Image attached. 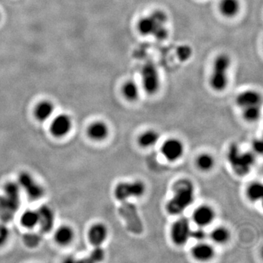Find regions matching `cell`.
Segmentation results:
<instances>
[{"label":"cell","instance_id":"cell-14","mask_svg":"<svg viewBox=\"0 0 263 263\" xmlns=\"http://www.w3.org/2000/svg\"><path fill=\"white\" fill-rule=\"evenodd\" d=\"M108 235V228L102 223H97L92 225L88 232L89 242L94 247H101L106 241Z\"/></svg>","mask_w":263,"mask_h":263},{"label":"cell","instance_id":"cell-5","mask_svg":"<svg viewBox=\"0 0 263 263\" xmlns=\"http://www.w3.org/2000/svg\"><path fill=\"white\" fill-rule=\"evenodd\" d=\"M146 192V185L141 181H124L118 183L114 188L115 198L120 202L127 201L130 198L141 197Z\"/></svg>","mask_w":263,"mask_h":263},{"label":"cell","instance_id":"cell-12","mask_svg":"<svg viewBox=\"0 0 263 263\" xmlns=\"http://www.w3.org/2000/svg\"><path fill=\"white\" fill-rule=\"evenodd\" d=\"M20 185L24 188L27 195L31 197V198L39 199L43 196L44 192H43V188L40 185L37 184L33 180V178L30 175L27 173H21L19 176V180H18Z\"/></svg>","mask_w":263,"mask_h":263},{"label":"cell","instance_id":"cell-28","mask_svg":"<svg viewBox=\"0 0 263 263\" xmlns=\"http://www.w3.org/2000/svg\"><path fill=\"white\" fill-rule=\"evenodd\" d=\"M177 59L181 62H186L192 58L193 50L192 47L187 44H181L178 46L176 50Z\"/></svg>","mask_w":263,"mask_h":263},{"label":"cell","instance_id":"cell-20","mask_svg":"<svg viewBox=\"0 0 263 263\" xmlns=\"http://www.w3.org/2000/svg\"><path fill=\"white\" fill-rule=\"evenodd\" d=\"M73 238H74V232L73 229L66 225L58 228L55 232V241L59 245H68L73 241Z\"/></svg>","mask_w":263,"mask_h":263},{"label":"cell","instance_id":"cell-31","mask_svg":"<svg viewBox=\"0 0 263 263\" xmlns=\"http://www.w3.org/2000/svg\"><path fill=\"white\" fill-rule=\"evenodd\" d=\"M9 236V232L6 227L1 225L0 226V247L3 245Z\"/></svg>","mask_w":263,"mask_h":263},{"label":"cell","instance_id":"cell-7","mask_svg":"<svg viewBox=\"0 0 263 263\" xmlns=\"http://www.w3.org/2000/svg\"><path fill=\"white\" fill-rule=\"evenodd\" d=\"M190 222L187 218L180 217L173 224L170 229V238L175 245L182 247L191 238Z\"/></svg>","mask_w":263,"mask_h":263},{"label":"cell","instance_id":"cell-24","mask_svg":"<svg viewBox=\"0 0 263 263\" xmlns=\"http://www.w3.org/2000/svg\"><path fill=\"white\" fill-rule=\"evenodd\" d=\"M21 224L26 228L32 229L39 225V214L37 211H26L21 215Z\"/></svg>","mask_w":263,"mask_h":263},{"label":"cell","instance_id":"cell-4","mask_svg":"<svg viewBox=\"0 0 263 263\" xmlns=\"http://www.w3.org/2000/svg\"><path fill=\"white\" fill-rule=\"evenodd\" d=\"M228 159L234 171L244 176L251 170L255 162V157L251 152H241L236 145H232L228 153Z\"/></svg>","mask_w":263,"mask_h":263},{"label":"cell","instance_id":"cell-18","mask_svg":"<svg viewBox=\"0 0 263 263\" xmlns=\"http://www.w3.org/2000/svg\"><path fill=\"white\" fill-rule=\"evenodd\" d=\"M54 106L50 101H42L37 104L34 109V116L40 121H46L51 117Z\"/></svg>","mask_w":263,"mask_h":263},{"label":"cell","instance_id":"cell-30","mask_svg":"<svg viewBox=\"0 0 263 263\" xmlns=\"http://www.w3.org/2000/svg\"><path fill=\"white\" fill-rule=\"evenodd\" d=\"M95 249L92 251L91 254L90 258L93 260L94 262H99L103 260L104 257H105V252L104 250L102 249L101 247H94Z\"/></svg>","mask_w":263,"mask_h":263},{"label":"cell","instance_id":"cell-29","mask_svg":"<svg viewBox=\"0 0 263 263\" xmlns=\"http://www.w3.org/2000/svg\"><path fill=\"white\" fill-rule=\"evenodd\" d=\"M207 237V234H206V231L203 230V228H199L195 230H192L191 232V238H194L196 241H203V240L206 239Z\"/></svg>","mask_w":263,"mask_h":263},{"label":"cell","instance_id":"cell-10","mask_svg":"<svg viewBox=\"0 0 263 263\" xmlns=\"http://www.w3.org/2000/svg\"><path fill=\"white\" fill-rule=\"evenodd\" d=\"M71 118L67 114H60L52 120L50 131L52 135L56 138L66 136L72 128Z\"/></svg>","mask_w":263,"mask_h":263},{"label":"cell","instance_id":"cell-22","mask_svg":"<svg viewBox=\"0 0 263 263\" xmlns=\"http://www.w3.org/2000/svg\"><path fill=\"white\" fill-rule=\"evenodd\" d=\"M39 214V225L41 226L42 229L45 231H49L53 226V212L47 206L40 208L37 211Z\"/></svg>","mask_w":263,"mask_h":263},{"label":"cell","instance_id":"cell-15","mask_svg":"<svg viewBox=\"0 0 263 263\" xmlns=\"http://www.w3.org/2000/svg\"><path fill=\"white\" fill-rule=\"evenodd\" d=\"M109 134V128L103 121H95L89 126L87 135L95 141H102L106 139Z\"/></svg>","mask_w":263,"mask_h":263},{"label":"cell","instance_id":"cell-23","mask_svg":"<svg viewBox=\"0 0 263 263\" xmlns=\"http://www.w3.org/2000/svg\"><path fill=\"white\" fill-rule=\"evenodd\" d=\"M196 165L197 168L201 171H210L214 167V158L213 156L208 154V153H203L197 157Z\"/></svg>","mask_w":263,"mask_h":263},{"label":"cell","instance_id":"cell-26","mask_svg":"<svg viewBox=\"0 0 263 263\" xmlns=\"http://www.w3.org/2000/svg\"><path fill=\"white\" fill-rule=\"evenodd\" d=\"M229 230L224 227H218L212 231L210 233L211 239L217 244H224L230 239Z\"/></svg>","mask_w":263,"mask_h":263},{"label":"cell","instance_id":"cell-8","mask_svg":"<svg viewBox=\"0 0 263 263\" xmlns=\"http://www.w3.org/2000/svg\"><path fill=\"white\" fill-rule=\"evenodd\" d=\"M161 153L166 160L173 163L180 160L183 155L184 146L177 138H169L163 143Z\"/></svg>","mask_w":263,"mask_h":263},{"label":"cell","instance_id":"cell-16","mask_svg":"<svg viewBox=\"0 0 263 263\" xmlns=\"http://www.w3.org/2000/svg\"><path fill=\"white\" fill-rule=\"evenodd\" d=\"M192 257L198 261H208L214 256V249L210 244L201 242L195 245L192 248Z\"/></svg>","mask_w":263,"mask_h":263},{"label":"cell","instance_id":"cell-27","mask_svg":"<svg viewBox=\"0 0 263 263\" xmlns=\"http://www.w3.org/2000/svg\"><path fill=\"white\" fill-rule=\"evenodd\" d=\"M242 109L243 117L248 122H254L257 121L261 115L260 105H253V106L247 107Z\"/></svg>","mask_w":263,"mask_h":263},{"label":"cell","instance_id":"cell-2","mask_svg":"<svg viewBox=\"0 0 263 263\" xmlns=\"http://www.w3.org/2000/svg\"><path fill=\"white\" fill-rule=\"evenodd\" d=\"M168 17L164 11L156 10L149 15L141 17L136 24L137 30L141 35L154 37L159 41H164L168 37L167 24Z\"/></svg>","mask_w":263,"mask_h":263},{"label":"cell","instance_id":"cell-9","mask_svg":"<svg viewBox=\"0 0 263 263\" xmlns=\"http://www.w3.org/2000/svg\"><path fill=\"white\" fill-rule=\"evenodd\" d=\"M122 203H124V204L121 207V212L127 221L128 229L134 233H141L143 230V225L136 207L127 201Z\"/></svg>","mask_w":263,"mask_h":263},{"label":"cell","instance_id":"cell-33","mask_svg":"<svg viewBox=\"0 0 263 263\" xmlns=\"http://www.w3.org/2000/svg\"><path fill=\"white\" fill-rule=\"evenodd\" d=\"M0 226H1V225H0Z\"/></svg>","mask_w":263,"mask_h":263},{"label":"cell","instance_id":"cell-3","mask_svg":"<svg viewBox=\"0 0 263 263\" xmlns=\"http://www.w3.org/2000/svg\"><path fill=\"white\" fill-rule=\"evenodd\" d=\"M231 64V58L227 53H220L215 58L209 79L211 87L215 92H222L228 86Z\"/></svg>","mask_w":263,"mask_h":263},{"label":"cell","instance_id":"cell-13","mask_svg":"<svg viewBox=\"0 0 263 263\" xmlns=\"http://www.w3.org/2000/svg\"><path fill=\"white\" fill-rule=\"evenodd\" d=\"M262 97L257 91L248 89L238 94L235 102L241 108L261 105Z\"/></svg>","mask_w":263,"mask_h":263},{"label":"cell","instance_id":"cell-19","mask_svg":"<svg viewBox=\"0 0 263 263\" xmlns=\"http://www.w3.org/2000/svg\"><path fill=\"white\" fill-rule=\"evenodd\" d=\"M160 140V134L155 130H149L144 132L139 135L138 143L142 148H148L154 147Z\"/></svg>","mask_w":263,"mask_h":263},{"label":"cell","instance_id":"cell-17","mask_svg":"<svg viewBox=\"0 0 263 263\" xmlns=\"http://www.w3.org/2000/svg\"><path fill=\"white\" fill-rule=\"evenodd\" d=\"M241 9L239 0H220L219 10L220 14L227 18H232L238 15Z\"/></svg>","mask_w":263,"mask_h":263},{"label":"cell","instance_id":"cell-21","mask_svg":"<svg viewBox=\"0 0 263 263\" xmlns=\"http://www.w3.org/2000/svg\"><path fill=\"white\" fill-rule=\"evenodd\" d=\"M121 92L124 98L130 102H135L139 98V87L134 81L126 82L121 88Z\"/></svg>","mask_w":263,"mask_h":263},{"label":"cell","instance_id":"cell-6","mask_svg":"<svg viewBox=\"0 0 263 263\" xmlns=\"http://www.w3.org/2000/svg\"><path fill=\"white\" fill-rule=\"evenodd\" d=\"M141 82L144 91L148 95L157 93L160 87V76L157 66L152 62H147L141 70Z\"/></svg>","mask_w":263,"mask_h":263},{"label":"cell","instance_id":"cell-1","mask_svg":"<svg viewBox=\"0 0 263 263\" xmlns=\"http://www.w3.org/2000/svg\"><path fill=\"white\" fill-rule=\"evenodd\" d=\"M173 192V197L166 205V210L169 214L179 216L195 200V187L191 181L182 179L174 183Z\"/></svg>","mask_w":263,"mask_h":263},{"label":"cell","instance_id":"cell-25","mask_svg":"<svg viewBox=\"0 0 263 263\" xmlns=\"http://www.w3.org/2000/svg\"><path fill=\"white\" fill-rule=\"evenodd\" d=\"M247 195L251 201L257 202L263 198V186L260 182H253L248 185Z\"/></svg>","mask_w":263,"mask_h":263},{"label":"cell","instance_id":"cell-11","mask_svg":"<svg viewBox=\"0 0 263 263\" xmlns=\"http://www.w3.org/2000/svg\"><path fill=\"white\" fill-rule=\"evenodd\" d=\"M215 216L214 210L211 206L203 205L195 209L192 214V220L197 226L204 228L214 222Z\"/></svg>","mask_w":263,"mask_h":263},{"label":"cell","instance_id":"cell-32","mask_svg":"<svg viewBox=\"0 0 263 263\" xmlns=\"http://www.w3.org/2000/svg\"><path fill=\"white\" fill-rule=\"evenodd\" d=\"M252 148L256 154H261L263 151V144L261 140H254L252 143Z\"/></svg>","mask_w":263,"mask_h":263}]
</instances>
